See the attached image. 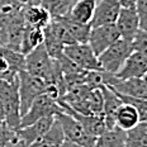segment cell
<instances>
[{
	"instance_id": "6da1fadb",
	"label": "cell",
	"mask_w": 147,
	"mask_h": 147,
	"mask_svg": "<svg viewBox=\"0 0 147 147\" xmlns=\"http://www.w3.org/2000/svg\"><path fill=\"white\" fill-rule=\"evenodd\" d=\"M0 103L4 109L5 123L13 131L20 128V98L19 79L15 81H7L0 79Z\"/></svg>"
},
{
	"instance_id": "7a4b0ae2",
	"label": "cell",
	"mask_w": 147,
	"mask_h": 147,
	"mask_svg": "<svg viewBox=\"0 0 147 147\" xmlns=\"http://www.w3.org/2000/svg\"><path fill=\"white\" fill-rule=\"evenodd\" d=\"M132 52V43L127 39L119 38L113 45H110L104 52H102L98 56V60H99L103 71L114 75L123 66L125 60L128 59V56Z\"/></svg>"
},
{
	"instance_id": "3957f363",
	"label": "cell",
	"mask_w": 147,
	"mask_h": 147,
	"mask_svg": "<svg viewBox=\"0 0 147 147\" xmlns=\"http://www.w3.org/2000/svg\"><path fill=\"white\" fill-rule=\"evenodd\" d=\"M55 119L60 123L66 141L82 147H95L96 137L89 134L84 129L80 122L76 118H74L71 114L61 110L55 115Z\"/></svg>"
},
{
	"instance_id": "277c9868",
	"label": "cell",
	"mask_w": 147,
	"mask_h": 147,
	"mask_svg": "<svg viewBox=\"0 0 147 147\" xmlns=\"http://www.w3.org/2000/svg\"><path fill=\"white\" fill-rule=\"evenodd\" d=\"M19 79V98H20V115L26 114L30 108L32 103L38 95L45 93L46 81L43 79L29 74L26 70H22L18 74Z\"/></svg>"
},
{
	"instance_id": "5b68a950",
	"label": "cell",
	"mask_w": 147,
	"mask_h": 147,
	"mask_svg": "<svg viewBox=\"0 0 147 147\" xmlns=\"http://www.w3.org/2000/svg\"><path fill=\"white\" fill-rule=\"evenodd\" d=\"M22 70H26V56L0 43V79L15 81Z\"/></svg>"
},
{
	"instance_id": "8992f818",
	"label": "cell",
	"mask_w": 147,
	"mask_h": 147,
	"mask_svg": "<svg viewBox=\"0 0 147 147\" xmlns=\"http://www.w3.org/2000/svg\"><path fill=\"white\" fill-rule=\"evenodd\" d=\"M61 107L55 99L48 96L46 93L38 95L32 103L28 112L20 119V128L27 127V125L34 123L36 121L43 118V117H50V115H56L59 112H61Z\"/></svg>"
},
{
	"instance_id": "52a82bcc",
	"label": "cell",
	"mask_w": 147,
	"mask_h": 147,
	"mask_svg": "<svg viewBox=\"0 0 147 147\" xmlns=\"http://www.w3.org/2000/svg\"><path fill=\"white\" fill-rule=\"evenodd\" d=\"M63 55L69 57L82 70L103 71L98 56L94 53L89 43H72L63 47Z\"/></svg>"
},
{
	"instance_id": "ba28073f",
	"label": "cell",
	"mask_w": 147,
	"mask_h": 147,
	"mask_svg": "<svg viewBox=\"0 0 147 147\" xmlns=\"http://www.w3.org/2000/svg\"><path fill=\"white\" fill-rule=\"evenodd\" d=\"M119 38H121V34H119L115 23L104 24V26L91 27L88 43L90 45L94 53L99 56L102 52H104L110 45H113Z\"/></svg>"
},
{
	"instance_id": "9c48e42d",
	"label": "cell",
	"mask_w": 147,
	"mask_h": 147,
	"mask_svg": "<svg viewBox=\"0 0 147 147\" xmlns=\"http://www.w3.org/2000/svg\"><path fill=\"white\" fill-rule=\"evenodd\" d=\"M147 72V56L141 52L133 51L125 60L123 66L114 74L121 80L127 79H141Z\"/></svg>"
},
{
	"instance_id": "30bf717a",
	"label": "cell",
	"mask_w": 147,
	"mask_h": 147,
	"mask_svg": "<svg viewBox=\"0 0 147 147\" xmlns=\"http://www.w3.org/2000/svg\"><path fill=\"white\" fill-rule=\"evenodd\" d=\"M115 26L121 34V38L132 42L133 37L140 29V19L136 8H121Z\"/></svg>"
},
{
	"instance_id": "8fae6325",
	"label": "cell",
	"mask_w": 147,
	"mask_h": 147,
	"mask_svg": "<svg viewBox=\"0 0 147 147\" xmlns=\"http://www.w3.org/2000/svg\"><path fill=\"white\" fill-rule=\"evenodd\" d=\"M121 8L119 0H99V3H96L95 13L90 23L91 27L115 23Z\"/></svg>"
},
{
	"instance_id": "7c38bea8",
	"label": "cell",
	"mask_w": 147,
	"mask_h": 147,
	"mask_svg": "<svg viewBox=\"0 0 147 147\" xmlns=\"http://www.w3.org/2000/svg\"><path fill=\"white\" fill-rule=\"evenodd\" d=\"M53 122H55V115L43 117V118L38 119V121H36L34 123L27 125V127L19 128V129L17 131V134L24 142V145L29 146L32 142H34L42 134H45L51 128V125L53 124Z\"/></svg>"
},
{
	"instance_id": "4fadbf2b",
	"label": "cell",
	"mask_w": 147,
	"mask_h": 147,
	"mask_svg": "<svg viewBox=\"0 0 147 147\" xmlns=\"http://www.w3.org/2000/svg\"><path fill=\"white\" fill-rule=\"evenodd\" d=\"M22 14L27 26L39 28V29H43L51 20L50 11L42 7L39 3L26 4L22 10Z\"/></svg>"
},
{
	"instance_id": "5bb4252c",
	"label": "cell",
	"mask_w": 147,
	"mask_h": 147,
	"mask_svg": "<svg viewBox=\"0 0 147 147\" xmlns=\"http://www.w3.org/2000/svg\"><path fill=\"white\" fill-rule=\"evenodd\" d=\"M103 93V115L105 119L107 129L115 127V112L122 103V99L115 91L109 89L105 85L100 86Z\"/></svg>"
},
{
	"instance_id": "9a60e30c",
	"label": "cell",
	"mask_w": 147,
	"mask_h": 147,
	"mask_svg": "<svg viewBox=\"0 0 147 147\" xmlns=\"http://www.w3.org/2000/svg\"><path fill=\"white\" fill-rule=\"evenodd\" d=\"M96 0H78L70 9L67 17L82 24H90L96 8Z\"/></svg>"
},
{
	"instance_id": "2e32d148",
	"label": "cell",
	"mask_w": 147,
	"mask_h": 147,
	"mask_svg": "<svg viewBox=\"0 0 147 147\" xmlns=\"http://www.w3.org/2000/svg\"><path fill=\"white\" fill-rule=\"evenodd\" d=\"M140 115L133 105L122 103L115 112V125L124 131H129L140 123Z\"/></svg>"
},
{
	"instance_id": "e0dca14e",
	"label": "cell",
	"mask_w": 147,
	"mask_h": 147,
	"mask_svg": "<svg viewBox=\"0 0 147 147\" xmlns=\"http://www.w3.org/2000/svg\"><path fill=\"white\" fill-rule=\"evenodd\" d=\"M65 142V134L59 122L55 119L53 124L45 134H42L38 140L32 142L27 147H59Z\"/></svg>"
},
{
	"instance_id": "ac0fdd59",
	"label": "cell",
	"mask_w": 147,
	"mask_h": 147,
	"mask_svg": "<svg viewBox=\"0 0 147 147\" xmlns=\"http://www.w3.org/2000/svg\"><path fill=\"white\" fill-rule=\"evenodd\" d=\"M127 143V131L118 125L105 129L96 138L95 147H125Z\"/></svg>"
},
{
	"instance_id": "d6986e66",
	"label": "cell",
	"mask_w": 147,
	"mask_h": 147,
	"mask_svg": "<svg viewBox=\"0 0 147 147\" xmlns=\"http://www.w3.org/2000/svg\"><path fill=\"white\" fill-rule=\"evenodd\" d=\"M57 19L66 27V29L69 30V33L71 34L75 42H78V43H88L91 24H82V23L75 22V20H72L67 15L57 17Z\"/></svg>"
},
{
	"instance_id": "ffe728a7",
	"label": "cell",
	"mask_w": 147,
	"mask_h": 147,
	"mask_svg": "<svg viewBox=\"0 0 147 147\" xmlns=\"http://www.w3.org/2000/svg\"><path fill=\"white\" fill-rule=\"evenodd\" d=\"M41 43H43V29L34 28V27L26 24L22 37V43H20V52L26 56Z\"/></svg>"
},
{
	"instance_id": "44dd1931",
	"label": "cell",
	"mask_w": 147,
	"mask_h": 147,
	"mask_svg": "<svg viewBox=\"0 0 147 147\" xmlns=\"http://www.w3.org/2000/svg\"><path fill=\"white\" fill-rule=\"evenodd\" d=\"M76 1L78 0H38L39 4L50 11L51 18L67 15Z\"/></svg>"
},
{
	"instance_id": "7402d4cb",
	"label": "cell",
	"mask_w": 147,
	"mask_h": 147,
	"mask_svg": "<svg viewBox=\"0 0 147 147\" xmlns=\"http://www.w3.org/2000/svg\"><path fill=\"white\" fill-rule=\"evenodd\" d=\"M113 91H114V90H113ZM118 95H119V98L122 99V102H123V103L131 104V105H133L134 108H136V110L138 112L140 121L141 122L147 123V99L128 96V95H121V94H118Z\"/></svg>"
},
{
	"instance_id": "603a6c76",
	"label": "cell",
	"mask_w": 147,
	"mask_h": 147,
	"mask_svg": "<svg viewBox=\"0 0 147 147\" xmlns=\"http://www.w3.org/2000/svg\"><path fill=\"white\" fill-rule=\"evenodd\" d=\"M131 43H132L133 51L141 52V53L147 56V30L138 29V32L133 37Z\"/></svg>"
},
{
	"instance_id": "cb8c5ba5",
	"label": "cell",
	"mask_w": 147,
	"mask_h": 147,
	"mask_svg": "<svg viewBox=\"0 0 147 147\" xmlns=\"http://www.w3.org/2000/svg\"><path fill=\"white\" fill-rule=\"evenodd\" d=\"M122 8H136L137 0H119Z\"/></svg>"
},
{
	"instance_id": "d4e9b609",
	"label": "cell",
	"mask_w": 147,
	"mask_h": 147,
	"mask_svg": "<svg viewBox=\"0 0 147 147\" xmlns=\"http://www.w3.org/2000/svg\"><path fill=\"white\" fill-rule=\"evenodd\" d=\"M7 124L5 123V114H4V109H3V105L0 103V129H1L4 125Z\"/></svg>"
},
{
	"instance_id": "484cf974",
	"label": "cell",
	"mask_w": 147,
	"mask_h": 147,
	"mask_svg": "<svg viewBox=\"0 0 147 147\" xmlns=\"http://www.w3.org/2000/svg\"><path fill=\"white\" fill-rule=\"evenodd\" d=\"M59 147H71V142H69V141L65 140V142H63L61 146H59Z\"/></svg>"
},
{
	"instance_id": "4316f807",
	"label": "cell",
	"mask_w": 147,
	"mask_h": 147,
	"mask_svg": "<svg viewBox=\"0 0 147 147\" xmlns=\"http://www.w3.org/2000/svg\"><path fill=\"white\" fill-rule=\"evenodd\" d=\"M141 79H142V80H143V82H145V85H146V88H147V72H146L145 75H143Z\"/></svg>"
},
{
	"instance_id": "83f0119b",
	"label": "cell",
	"mask_w": 147,
	"mask_h": 147,
	"mask_svg": "<svg viewBox=\"0 0 147 147\" xmlns=\"http://www.w3.org/2000/svg\"><path fill=\"white\" fill-rule=\"evenodd\" d=\"M71 147H82V146H79V145H75V143H71Z\"/></svg>"
}]
</instances>
